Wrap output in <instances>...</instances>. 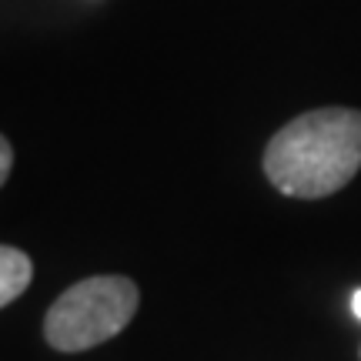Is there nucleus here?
Instances as JSON below:
<instances>
[{"instance_id":"7ed1b4c3","label":"nucleus","mask_w":361,"mask_h":361,"mask_svg":"<svg viewBox=\"0 0 361 361\" xmlns=\"http://www.w3.org/2000/svg\"><path fill=\"white\" fill-rule=\"evenodd\" d=\"M34 278V261L27 258L20 247L0 245V308L24 295Z\"/></svg>"},{"instance_id":"f03ea898","label":"nucleus","mask_w":361,"mask_h":361,"mask_svg":"<svg viewBox=\"0 0 361 361\" xmlns=\"http://www.w3.org/2000/svg\"><path fill=\"white\" fill-rule=\"evenodd\" d=\"M137 305H141V291L130 278L94 274L71 284L51 305L44 318V338L54 351H67V355L97 348L134 322Z\"/></svg>"},{"instance_id":"f257e3e1","label":"nucleus","mask_w":361,"mask_h":361,"mask_svg":"<svg viewBox=\"0 0 361 361\" xmlns=\"http://www.w3.org/2000/svg\"><path fill=\"white\" fill-rule=\"evenodd\" d=\"M361 168V111L322 107L288 121L264 147V174L288 197H328Z\"/></svg>"},{"instance_id":"39448f33","label":"nucleus","mask_w":361,"mask_h":361,"mask_svg":"<svg viewBox=\"0 0 361 361\" xmlns=\"http://www.w3.org/2000/svg\"><path fill=\"white\" fill-rule=\"evenodd\" d=\"M351 308H355V314H358V322H361V291L351 298Z\"/></svg>"},{"instance_id":"20e7f679","label":"nucleus","mask_w":361,"mask_h":361,"mask_svg":"<svg viewBox=\"0 0 361 361\" xmlns=\"http://www.w3.org/2000/svg\"><path fill=\"white\" fill-rule=\"evenodd\" d=\"M11 168H13V147H11V141L0 134V188L11 178Z\"/></svg>"}]
</instances>
